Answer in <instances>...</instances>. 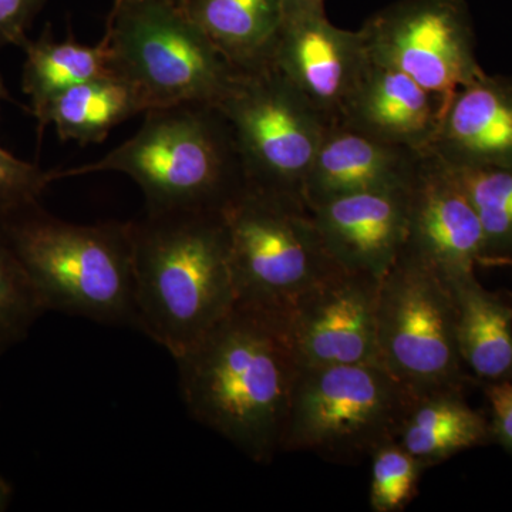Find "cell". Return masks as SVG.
<instances>
[{"mask_svg":"<svg viewBox=\"0 0 512 512\" xmlns=\"http://www.w3.org/2000/svg\"><path fill=\"white\" fill-rule=\"evenodd\" d=\"M192 419L220 434L254 463L281 451L301 365L288 313L235 302L185 355L175 359Z\"/></svg>","mask_w":512,"mask_h":512,"instance_id":"6da1fadb","label":"cell"},{"mask_svg":"<svg viewBox=\"0 0 512 512\" xmlns=\"http://www.w3.org/2000/svg\"><path fill=\"white\" fill-rule=\"evenodd\" d=\"M130 228L136 328L178 359L237 302L225 214L146 211Z\"/></svg>","mask_w":512,"mask_h":512,"instance_id":"7a4b0ae2","label":"cell"},{"mask_svg":"<svg viewBox=\"0 0 512 512\" xmlns=\"http://www.w3.org/2000/svg\"><path fill=\"white\" fill-rule=\"evenodd\" d=\"M96 173L127 175L147 212H225L248 187L231 126L217 104L151 109L133 137L100 160L53 171L56 180Z\"/></svg>","mask_w":512,"mask_h":512,"instance_id":"3957f363","label":"cell"},{"mask_svg":"<svg viewBox=\"0 0 512 512\" xmlns=\"http://www.w3.org/2000/svg\"><path fill=\"white\" fill-rule=\"evenodd\" d=\"M0 232L47 312L136 328L130 222L73 224L33 201L0 214Z\"/></svg>","mask_w":512,"mask_h":512,"instance_id":"277c9868","label":"cell"},{"mask_svg":"<svg viewBox=\"0 0 512 512\" xmlns=\"http://www.w3.org/2000/svg\"><path fill=\"white\" fill-rule=\"evenodd\" d=\"M416 400L377 362L301 367L281 451L359 463L399 439Z\"/></svg>","mask_w":512,"mask_h":512,"instance_id":"5b68a950","label":"cell"},{"mask_svg":"<svg viewBox=\"0 0 512 512\" xmlns=\"http://www.w3.org/2000/svg\"><path fill=\"white\" fill-rule=\"evenodd\" d=\"M104 36L111 73L141 94L147 111L217 104L237 70L174 0H116Z\"/></svg>","mask_w":512,"mask_h":512,"instance_id":"8992f818","label":"cell"},{"mask_svg":"<svg viewBox=\"0 0 512 512\" xmlns=\"http://www.w3.org/2000/svg\"><path fill=\"white\" fill-rule=\"evenodd\" d=\"M376 343L377 362L416 399L463 393L474 380L458 350L450 282L403 249L380 281Z\"/></svg>","mask_w":512,"mask_h":512,"instance_id":"52a82bcc","label":"cell"},{"mask_svg":"<svg viewBox=\"0 0 512 512\" xmlns=\"http://www.w3.org/2000/svg\"><path fill=\"white\" fill-rule=\"evenodd\" d=\"M224 214L239 303L288 313L339 269L302 198L247 187Z\"/></svg>","mask_w":512,"mask_h":512,"instance_id":"ba28073f","label":"cell"},{"mask_svg":"<svg viewBox=\"0 0 512 512\" xmlns=\"http://www.w3.org/2000/svg\"><path fill=\"white\" fill-rule=\"evenodd\" d=\"M217 106L237 143L248 187L303 198L329 123L271 60L235 70Z\"/></svg>","mask_w":512,"mask_h":512,"instance_id":"9c48e42d","label":"cell"},{"mask_svg":"<svg viewBox=\"0 0 512 512\" xmlns=\"http://www.w3.org/2000/svg\"><path fill=\"white\" fill-rule=\"evenodd\" d=\"M359 30L370 60L412 77L439 97L443 111L458 89L485 73L464 0H399Z\"/></svg>","mask_w":512,"mask_h":512,"instance_id":"30bf717a","label":"cell"},{"mask_svg":"<svg viewBox=\"0 0 512 512\" xmlns=\"http://www.w3.org/2000/svg\"><path fill=\"white\" fill-rule=\"evenodd\" d=\"M380 281L339 268L292 306L289 333L301 367L377 362Z\"/></svg>","mask_w":512,"mask_h":512,"instance_id":"8fae6325","label":"cell"},{"mask_svg":"<svg viewBox=\"0 0 512 512\" xmlns=\"http://www.w3.org/2000/svg\"><path fill=\"white\" fill-rule=\"evenodd\" d=\"M268 60L329 124L342 116L369 55L360 30L330 23L325 10L285 16Z\"/></svg>","mask_w":512,"mask_h":512,"instance_id":"7c38bea8","label":"cell"},{"mask_svg":"<svg viewBox=\"0 0 512 512\" xmlns=\"http://www.w3.org/2000/svg\"><path fill=\"white\" fill-rule=\"evenodd\" d=\"M403 251L448 282L476 274L484 256L483 228L473 204L453 170L429 153L410 187Z\"/></svg>","mask_w":512,"mask_h":512,"instance_id":"4fadbf2b","label":"cell"},{"mask_svg":"<svg viewBox=\"0 0 512 512\" xmlns=\"http://www.w3.org/2000/svg\"><path fill=\"white\" fill-rule=\"evenodd\" d=\"M410 187L357 192L309 207L339 268L377 279L386 275L406 242Z\"/></svg>","mask_w":512,"mask_h":512,"instance_id":"5bb4252c","label":"cell"},{"mask_svg":"<svg viewBox=\"0 0 512 512\" xmlns=\"http://www.w3.org/2000/svg\"><path fill=\"white\" fill-rule=\"evenodd\" d=\"M427 153L384 143L342 123L329 124L303 187L306 205L412 185Z\"/></svg>","mask_w":512,"mask_h":512,"instance_id":"9a60e30c","label":"cell"},{"mask_svg":"<svg viewBox=\"0 0 512 512\" xmlns=\"http://www.w3.org/2000/svg\"><path fill=\"white\" fill-rule=\"evenodd\" d=\"M427 153L451 168L511 167L512 76L484 73L458 89Z\"/></svg>","mask_w":512,"mask_h":512,"instance_id":"2e32d148","label":"cell"},{"mask_svg":"<svg viewBox=\"0 0 512 512\" xmlns=\"http://www.w3.org/2000/svg\"><path fill=\"white\" fill-rule=\"evenodd\" d=\"M441 113L439 97L400 70L369 59L336 123L384 143L427 153Z\"/></svg>","mask_w":512,"mask_h":512,"instance_id":"e0dca14e","label":"cell"},{"mask_svg":"<svg viewBox=\"0 0 512 512\" xmlns=\"http://www.w3.org/2000/svg\"><path fill=\"white\" fill-rule=\"evenodd\" d=\"M461 360L473 379L512 382V306L485 289L476 274L450 282Z\"/></svg>","mask_w":512,"mask_h":512,"instance_id":"ac0fdd59","label":"cell"},{"mask_svg":"<svg viewBox=\"0 0 512 512\" xmlns=\"http://www.w3.org/2000/svg\"><path fill=\"white\" fill-rule=\"evenodd\" d=\"M178 5L237 69L268 59L284 0H181Z\"/></svg>","mask_w":512,"mask_h":512,"instance_id":"d6986e66","label":"cell"},{"mask_svg":"<svg viewBox=\"0 0 512 512\" xmlns=\"http://www.w3.org/2000/svg\"><path fill=\"white\" fill-rule=\"evenodd\" d=\"M397 440L429 468L493 441L490 421L474 410L460 392L417 399Z\"/></svg>","mask_w":512,"mask_h":512,"instance_id":"ffe728a7","label":"cell"},{"mask_svg":"<svg viewBox=\"0 0 512 512\" xmlns=\"http://www.w3.org/2000/svg\"><path fill=\"white\" fill-rule=\"evenodd\" d=\"M147 111L141 94L114 73L67 90L36 117L39 127L53 124L62 141L101 143L114 127Z\"/></svg>","mask_w":512,"mask_h":512,"instance_id":"44dd1931","label":"cell"},{"mask_svg":"<svg viewBox=\"0 0 512 512\" xmlns=\"http://www.w3.org/2000/svg\"><path fill=\"white\" fill-rule=\"evenodd\" d=\"M23 50V92L30 99L33 116L37 117L50 101L97 77L110 74V46L106 36L94 46L73 39L56 40L43 35L36 42L28 40Z\"/></svg>","mask_w":512,"mask_h":512,"instance_id":"7402d4cb","label":"cell"},{"mask_svg":"<svg viewBox=\"0 0 512 512\" xmlns=\"http://www.w3.org/2000/svg\"><path fill=\"white\" fill-rule=\"evenodd\" d=\"M451 170L466 191L483 228L484 256L478 266L490 259L512 256V165Z\"/></svg>","mask_w":512,"mask_h":512,"instance_id":"603a6c76","label":"cell"},{"mask_svg":"<svg viewBox=\"0 0 512 512\" xmlns=\"http://www.w3.org/2000/svg\"><path fill=\"white\" fill-rule=\"evenodd\" d=\"M46 312L25 268L0 232V356L28 338Z\"/></svg>","mask_w":512,"mask_h":512,"instance_id":"cb8c5ba5","label":"cell"},{"mask_svg":"<svg viewBox=\"0 0 512 512\" xmlns=\"http://www.w3.org/2000/svg\"><path fill=\"white\" fill-rule=\"evenodd\" d=\"M426 464L410 454L399 440L387 441L370 456L369 504L375 512L406 510L419 494Z\"/></svg>","mask_w":512,"mask_h":512,"instance_id":"d4e9b609","label":"cell"},{"mask_svg":"<svg viewBox=\"0 0 512 512\" xmlns=\"http://www.w3.org/2000/svg\"><path fill=\"white\" fill-rule=\"evenodd\" d=\"M53 181V171L19 160L0 147V214L39 201L40 195Z\"/></svg>","mask_w":512,"mask_h":512,"instance_id":"484cf974","label":"cell"},{"mask_svg":"<svg viewBox=\"0 0 512 512\" xmlns=\"http://www.w3.org/2000/svg\"><path fill=\"white\" fill-rule=\"evenodd\" d=\"M45 0H0V49L28 43V30Z\"/></svg>","mask_w":512,"mask_h":512,"instance_id":"4316f807","label":"cell"},{"mask_svg":"<svg viewBox=\"0 0 512 512\" xmlns=\"http://www.w3.org/2000/svg\"><path fill=\"white\" fill-rule=\"evenodd\" d=\"M491 410V439L512 457V382L485 383Z\"/></svg>","mask_w":512,"mask_h":512,"instance_id":"83f0119b","label":"cell"},{"mask_svg":"<svg viewBox=\"0 0 512 512\" xmlns=\"http://www.w3.org/2000/svg\"><path fill=\"white\" fill-rule=\"evenodd\" d=\"M285 16L295 13L312 12V10H325V0H284Z\"/></svg>","mask_w":512,"mask_h":512,"instance_id":"f1b7e54d","label":"cell"},{"mask_svg":"<svg viewBox=\"0 0 512 512\" xmlns=\"http://www.w3.org/2000/svg\"><path fill=\"white\" fill-rule=\"evenodd\" d=\"M13 497V488L9 481L0 477V512L8 510Z\"/></svg>","mask_w":512,"mask_h":512,"instance_id":"f546056e","label":"cell"},{"mask_svg":"<svg viewBox=\"0 0 512 512\" xmlns=\"http://www.w3.org/2000/svg\"><path fill=\"white\" fill-rule=\"evenodd\" d=\"M481 266H485V268H490V266H511L512 268V256H508V258L490 259V261L483 262Z\"/></svg>","mask_w":512,"mask_h":512,"instance_id":"4dcf8cb0","label":"cell"},{"mask_svg":"<svg viewBox=\"0 0 512 512\" xmlns=\"http://www.w3.org/2000/svg\"><path fill=\"white\" fill-rule=\"evenodd\" d=\"M8 92H6L5 84H3L2 76H0V101L8 99Z\"/></svg>","mask_w":512,"mask_h":512,"instance_id":"1f68e13d","label":"cell"},{"mask_svg":"<svg viewBox=\"0 0 512 512\" xmlns=\"http://www.w3.org/2000/svg\"><path fill=\"white\" fill-rule=\"evenodd\" d=\"M174 2H175V3H180V2H181V0H174Z\"/></svg>","mask_w":512,"mask_h":512,"instance_id":"d6a6232c","label":"cell"}]
</instances>
